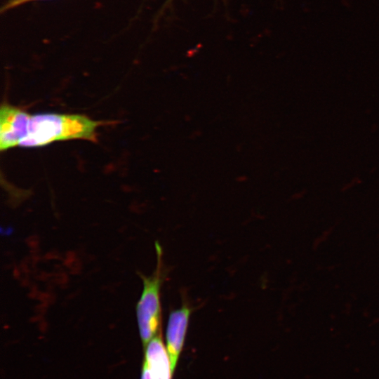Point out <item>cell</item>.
Returning <instances> with one entry per match:
<instances>
[{"instance_id": "obj_1", "label": "cell", "mask_w": 379, "mask_h": 379, "mask_svg": "<svg viewBox=\"0 0 379 379\" xmlns=\"http://www.w3.org/2000/svg\"><path fill=\"white\" fill-rule=\"evenodd\" d=\"M105 124L84 114L39 113L29 115L18 147H38L74 139L95 142L97 130Z\"/></svg>"}, {"instance_id": "obj_2", "label": "cell", "mask_w": 379, "mask_h": 379, "mask_svg": "<svg viewBox=\"0 0 379 379\" xmlns=\"http://www.w3.org/2000/svg\"><path fill=\"white\" fill-rule=\"evenodd\" d=\"M157 268L152 275L143 277V289L136 307L140 335L144 349L157 335L161 322L160 289L163 281L161 250L156 244Z\"/></svg>"}, {"instance_id": "obj_3", "label": "cell", "mask_w": 379, "mask_h": 379, "mask_svg": "<svg viewBox=\"0 0 379 379\" xmlns=\"http://www.w3.org/2000/svg\"><path fill=\"white\" fill-rule=\"evenodd\" d=\"M29 114L8 104L0 109V149L1 152L18 147L22 138Z\"/></svg>"}, {"instance_id": "obj_4", "label": "cell", "mask_w": 379, "mask_h": 379, "mask_svg": "<svg viewBox=\"0 0 379 379\" xmlns=\"http://www.w3.org/2000/svg\"><path fill=\"white\" fill-rule=\"evenodd\" d=\"M191 310L188 305H183L181 307L172 311L168 317L166 332V347L173 375L185 343Z\"/></svg>"}, {"instance_id": "obj_5", "label": "cell", "mask_w": 379, "mask_h": 379, "mask_svg": "<svg viewBox=\"0 0 379 379\" xmlns=\"http://www.w3.org/2000/svg\"><path fill=\"white\" fill-rule=\"evenodd\" d=\"M145 350L141 379H171L170 359L161 335L153 338Z\"/></svg>"}, {"instance_id": "obj_6", "label": "cell", "mask_w": 379, "mask_h": 379, "mask_svg": "<svg viewBox=\"0 0 379 379\" xmlns=\"http://www.w3.org/2000/svg\"><path fill=\"white\" fill-rule=\"evenodd\" d=\"M36 0H8L2 7L1 12L7 11L25 3Z\"/></svg>"}]
</instances>
